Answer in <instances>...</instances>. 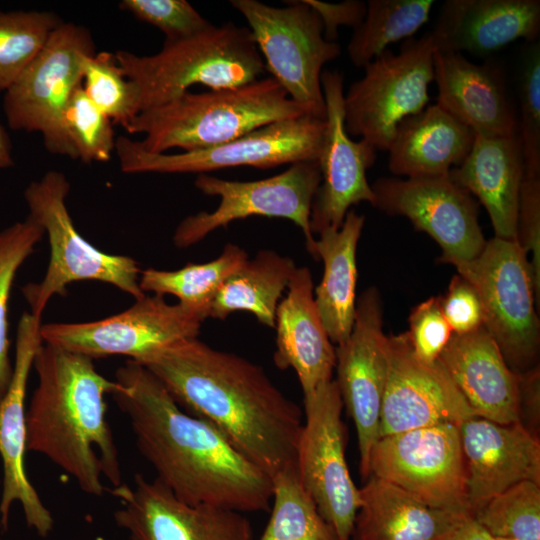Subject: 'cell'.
<instances>
[{
	"instance_id": "cell-8",
	"label": "cell",
	"mask_w": 540,
	"mask_h": 540,
	"mask_svg": "<svg viewBox=\"0 0 540 540\" xmlns=\"http://www.w3.org/2000/svg\"><path fill=\"white\" fill-rule=\"evenodd\" d=\"M285 3L278 8L257 0L230 1L246 19L271 77L308 115L325 119L322 69L340 56V45L324 38L321 19L304 0Z\"/></svg>"
},
{
	"instance_id": "cell-38",
	"label": "cell",
	"mask_w": 540,
	"mask_h": 540,
	"mask_svg": "<svg viewBox=\"0 0 540 540\" xmlns=\"http://www.w3.org/2000/svg\"><path fill=\"white\" fill-rule=\"evenodd\" d=\"M493 538L540 540V484L520 482L490 499L473 517Z\"/></svg>"
},
{
	"instance_id": "cell-25",
	"label": "cell",
	"mask_w": 540,
	"mask_h": 540,
	"mask_svg": "<svg viewBox=\"0 0 540 540\" xmlns=\"http://www.w3.org/2000/svg\"><path fill=\"white\" fill-rule=\"evenodd\" d=\"M274 362L280 369L292 368L303 396L332 380L336 351L318 313L314 284L307 267H297L287 295L277 307Z\"/></svg>"
},
{
	"instance_id": "cell-19",
	"label": "cell",
	"mask_w": 540,
	"mask_h": 540,
	"mask_svg": "<svg viewBox=\"0 0 540 540\" xmlns=\"http://www.w3.org/2000/svg\"><path fill=\"white\" fill-rule=\"evenodd\" d=\"M321 85L325 101V132L318 164L321 182L310 213L312 233L339 229L352 205L375 203L366 171L377 150L366 140L353 141L345 129L344 78L338 71L324 70Z\"/></svg>"
},
{
	"instance_id": "cell-15",
	"label": "cell",
	"mask_w": 540,
	"mask_h": 540,
	"mask_svg": "<svg viewBox=\"0 0 540 540\" xmlns=\"http://www.w3.org/2000/svg\"><path fill=\"white\" fill-rule=\"evenodd\" d=\"M203 319L164 296L145 295L128 309L90 322L41 324L42 342L91 359L123 355L140 362L181 340L198 338Z\"/></svg>"
},
{
	"instance_id": "cell-23",
	"label": "cell",
	"mask_w": 540,
	"mask_h": 540,
	"mask_svg": "<svg viewBox=\"0 0 540 540\" xmlns=\"http://www.w3.org/2000/svg\"><path fill=\"white\" fill-rule=\"evenodd\" d=\"M433 65L438 89L436 104L443 110L475 135L518 134L516 109L499 62L488 59L477 64L460 53L435 51Z\"/></svg>"
},
{
	"instance_id": "cell-32",
	"label": "cell",
	"mask_w": 540,
	"mask_h": 540,
	"mask_svg": "<svg viewBox=\"0 0 540 540\" xmlns=\"http://www.w3.org/2000/svg\"><path fill=\"white\" fill-rule=\"evenodd\" d=\"M247 259L248 254L244 249L228 243L221 254L209 262L187 263L172 271L154 268L142 270L139 285L145 294L152 292L175 296L179 304L205 321L223 283Z\"/></svg>"
},
{
	"instance_id": "cell-46",
	"label": "cell",
	"mask_w": 540,
	"mask_h": 540,
	"mask_svg": "<svg viewBox=\"0 0 540 540\" xmlns=\"http://www.w3.org/2000/svg\"><path fill=\"white\" fill-rule=\"evenodd\" d=\"M519 422L538 437L540 418L539 366L518 373ZM539 438V437H538Z\"/></svg>"
},
{
	"instance_id": "cell-40",
	"label": "cell",
	"mask_w": 540,
	"mask_h": 540,
	"mask_svg": "<svg viewBox=\"0 0 540 540\" xmlns=\"http://www.w3.org/2000/svg\"><path fill=\"white\" fill-rule=\"evenodd\" d=\"M525 173L540 175V42H524L516 74Z\"/></svg>"
},
{
	"instance_id": "cell-13",
	"label": "cell",
	"mask_w": 540,
	"mask_h": 540,
	"mask_svg": "<svg viewBox=\"0 0 540 540\" xmlns=\"http://www.w3.org/2000/svg\"><path fill=\"white\" fill-rule=\"evenodd\" d=\"M370 475L431 507L473 517L458 424H435L379 437L370 455Z\"/></svg>"
},
{
	"instance_id": "cell-24",
	"label": "cell",
	"mask_w": 540,
	"mask_h": 540,
	"mask_svg": "<svg viewBox=\"0 0 540 540\" xmlns=\"http://www.w3.org/2000/svg\"><path fill=\"white\" fill-rule=\"evenodd\" d=\"M436 51L489 57L516 40H538L539 0H447L430 31Z\"/></svg>"
},
{
	"instance_id": "cell-22",
	"label": "cell",
	"mask_w": 540,
	"mask_h": 540,
	"mask_svg": "<svg viewBox=\"0 0 540 540\" xmlns=\"http://www.w3.org/2000/svg\"><path fill=\"white\" fill-rule=\"evenodd\" d=\"M472 516L490 499L523 482L540 484V441L519 421L472 416L459 424Z\"/></svg>"
},
{
	"instance_id": "cell-16",
	"label": "cell",
	"mask_w": 540,
	"mask_h": 540,
	"mask_svg": "<svg viewBox=\"0 0 540 540\" xmlns=\"http://www.w3.org/2000/svg\"><path fill=\"white\" fill-rule=\"evenodd\" d=\"M375 203L389 215L408 218L442 249L440 262L455 265L477 257L485 246L478 204L449 175L377 179L371 186Z\"/></svg>"
},
{
	"instance_id": "cell-3",
	"label": "cell",
	"mask_w": 540,
	"mask_h": 540,
	"mask_svg": "<svg viewBox=\"0 0 540 540\" xmlns=\"http://www.w3.org/2000/svg\"><path fill=\"white\" fill-rule=\"evenodd\" d=\"M33 368L38 384L26 407V449L45 456L90 496L123 483L120 457L106 418L105 397L118 384L93 359L42 343Z\"/></svg>"
},
{
	"instance_id": "cell-29",
	"label": "cell",
	"mask_w": 540,
	"mask_h": 540,
	"mask_svg": "<svg viewBox=\"0 0 540 540\" xmlns=\"http://www.w3.org/2000/svg\"><path fill=\"white\" fill-rule=\"evenodd\" d=\"M475 134L439 105L405 118L389 147L391 173L407 178L449 175L470 152Z\"/></svg>"
},
{
	"instance_id": "cell-10",
	"label": "cell",
	"mask_w": 540,
	"mask_h": 540,
	"mask_svg": "<svg viewBox=\"0 0 540 540\" xmlns=\"http://www.w3.org/2000/svg\"><path fill=\"white\" fill-rule=\"evenodd\" d=\"M91 53H95V44L90 32L63 21L4 92L3 110L9 127L39 133L50 153L74 159L65 134L64 113L73 91L82 83V58Z\"/></svg>"
},
{
	"instance_id": "cell-5",
	"label": "cell",
	"mask_w": 540,
	"mask_h": 540,
	"mask_svg": "<svg viewBox=\"0 0 540 540\" xmlns=\"http://www.w3.org/2000/svg\"><path fill=\"white\" fill-rule=\"evenodd\" d=\"M114 55L137 88L140 112L166 104L194 85L219 90L251 83L266 69L249 28L233 22L210 24L190 37L164 41L154 55L125 50Z\"/></svg>"
},
{
	"instance_id": "cell-30",
	"label": "cell",
	"mask_w": 540,
	"mask_h": 540,
	"mask_svg": "<svg viewBox=\"0 0 540 540\" xmlns=\"http://www.w3.org/2000/svg\"><path fill=\"white\" fill-rule=\"evenodd\" d=\"M364 215L350 209L339 229H326L315 240L314 257L324 265L314 300L325 330L333 344L350 335L356 310V249L364 226Z\"/></svg>"
},
{
	"instance_id": "cell-36",
	"label": "cell",
	"mask_w": 540,
	"mask_h": 540,
	"mask_svg": "<svg viewBox=\"0 0 540 540\" xmlns=\"http://www.w3.org/2000/svg\"><path fill=\"white\" fill-rule=\"evenodd\" d=\"M44 231L27 216L0 230V400L11 381L13 361L8 337V304L17 272L34 252Z\"/></svg>"
},
{
	"instance_id": "cell-21",
	"label": "cell",
	"mask_w": 540,
	"mask_h": 540,
	"mask_svg": "<svg viewBox=\"0 0 540 540\" xmlns=\"http://www.w3.org/2000/svg\"><path fill=\"white\" fill-rule=\"evenodd\" d=\"M387 357L379 437L476 416L439 361L416 358L406 332L387 336Z\"/></svg>"
},
{
	"instance_id": "cell-20",
	"label": "cell",
	"mask_w": 540,
	"mask_h": 540,
	"mask_svg": "<svg viewBox=\"0 0 540 540\" xmlns=\"http://www.w3.org/2000/svg\"><path fill=\"white\" fill-rule=\"evenodd\" d=\"M41 318L24 313L17 326L13 371L10 384L0 400V458L2 492L0 525L8 528L11 508L22 507L28 528L47 537L54 527L51 511L45 506L25 469L26 390L34 358L41 346Z\"/></svg>"
},
{
	"instance_id": "cell-39",
	"label": "cell",
	"mask_w": 540,
	"mask_h": 540,
	"mask_svg": "<svg viewBox=\"0 0 540 540\" xmlns=\"http://www.w3.org/2000/svg\"><path fill=\"white\" fill-rule=\"evenodd\" d=\"M113 122L87 97L82 83L73 91L64 113V129L74 159L106 162L115 151Z\"/></svg>"
},
{
	"instance_id": "cell-17",
	"label": "cell",
	"mask_w": 540,
	"mask_h": 540,
	"mask_svg": "<svg viewBox=\"0 0 540 540\" xmlns=\"http://www.w3.org/2000/svg\"><path fill=\"white\" fill-rule=\"evenodd\" d=\"M382 307L375 287L356 301L349 337L337 345L335 380L343 406L357 432L359 470L370 476V455L379 438L380 414L388 374L387 336L382 329Z\"/></svg>"
},
{
	"instance_id": "cell-35",
	"label": "cell",
	"mask_w": 540,
	"mask_h": 540,
	"mask_svg": "<svg viewBox=\"0 0 540 540\" xmlns=\"http://www.w3.org/2000/svg\"><path fill=\"white\" fill-rule=\"evenodd\" d=\"M61 23L50 11L0 10V92L16 81Z\"/></svg>"
},
{
	"instance_id": "cell-6",
	"label": "cell",
	"mask_w": 540,
	"mask_h": 540,
	"mask_svg": "<svg viewBox=\"0 0 540 540\" xmlns=\"http://www.w3.org/2000/svg\"><path fill=\"white\" fill-rule=\"evenodd\" d=\"M69 191L65 174L56 170L30 182L24 190L27 216L41 226L50 248L42 280L22 288L30 313L39 318L51 298L65 295L67 287L77 281L107 283L135 300L146 295L139 285L142 270L135 259L103 252L79 234L66 205Z\"/></svg>"
},
{
	"instance_id": "cell-12",
	"label": "cell",
	"mask_w": 540,
	"mask_h": 540,
	"mask_svg": "<svg viewBox=\"0 0 540 540\" xmlns=\"http://www.w3.org/2000/svg\"><path fill=\"white\" fill-rule=\"evenodd\" d=\"M321 182L318 161L291 164L272 177L254 181H233L198 174L195 187L220 202L211 212L201 211L184 218L176 227L173 243L190 247L220 227L250 216L285 218L303 232L308 252L314 257L315 240L310 228L314 196Z\"/></svg>"
},
{
	"instance_id": "cell-41",
	"label": "cell",
	"mask_w": 540,
	"mask_h": 540,
	"mask_svg": "<svg viewBox=\"0 0 540 540\" xmlns=\"http://www.w3.org/2000/svg\"><path fill=\"white\" fill-rule=\"evenodd\" d=\"M119 7L158 28L165 41L190 37L211 24L185 0H122Z\"/></svg>"
},
{
	"instance_id": "cell-48",
	"label": "cell",
	"mask_w": 540,
	"mask_h": 540,
	"mask_svg": "<svg viewBox=\"0 0 540 540\" xmlns=\"http://www.w3.org/2000/svg\"><path fill=\"white\" fill-rule=\"evenodd\" d=\"M13 154L10 138L0 124V170L13 166Z\"/></svg>"
},
{
	"instance_id": "cell-18",
	"label": "cell",
	"mask_w": 540,
	"mask_h": 540,
	"mask_svg": "<svg viewBox=\"0 0 540 540\" xmlns=\"http://www.w3.org/2000/svg\"><path fill=\"white\" fill-rule=\"evenodd\" d=\"M119 500L117 526L129 540H252L243 513L179 500L156 478L138 473L132 484L108 488Z\"/></svg>"
},
{
	"instance_id": "cell-34",
	"label": "cell",
	"mask_w": 540,
	"mask_h": 540,
	"mask_svg": "<svg viewBox=\"0 0 540 540\" xmlns=\"http://www.w3.org/2000/svg\"><path fill=\"white\" fill-rule=\"evenodd\" d=\"M270 519L258 540H338L303 487L296 466L272 477Z\"/></svg>"
},
{
	"instance_id": "cell-9",
	"label": "cell",
	"mask_w": 540,
	"mask_h": 540,
	"mask_svg": "<svg viewBox=\"0 0 540 540\" xmlns=\"http://www.w3.org/2000/svg\"><path fill=\"white\" fill-rule=\"evenodd\" d=\"M435 51L432 34L427 32L405 40L397 54L386 49L368 63L363 77L344 94L348 135L388 151L398 125L428 105Z\"/></svg>"
},
{
	"instance_id": "cell-47",
	"label": "cell",
	"mask_w": 540,
	"mask_h": 540,
	"mask_svg": "<svg viewBox=\"0 0 540 540\" xmlns=\"http://www.w3.org/2000/svg\"><path fill=\"white\" fill-rule=\"evenodd\" d=\"M449 540H495L473 517L465 518Z\"/></svg>"
},
{
	"instance_id": "cell-4",
	"label": "cell",
	"mask_w": 540,
	"mask_h": 540,
	"mask_svg": "<svg viewBox=\"0 0 540 540\" xmlns=\"http://www.w3.org/2000/svg\"><path fill=\"white\" fill-rule=\"evenodd\" d=\"M308 115L271 76L205 93H190L140 112L128 133L144 135L138 144L149 153L171 148L204 149L240 138L271 123Z\"/></svg>"
},
{
	"instance_id": "cell-11",
	"label": "cell",
	"mask_w": 540,
	"mask_h": 540,
	"mask_svg": "<svg viewBox=\"0 0 540 540\" xmlns=\"http://www.w3.org/2000/svg\"><path fill=\"white\" fill-rule=\"evenodd\" d=\"M325 119L310 115L271 123L216 146L176 154H154L138 141L116 138L115 151L124 173H198L231 167L268 169L301 161H318Z\"/></svg>"
},
{
	"instance_id": "cell-14",
	"label": "cell",
	"mask_w": 540,
	"mask_h": 540,
	"mask_svg": "<svg viewBox=\"0 0 540 540\" xmlns=\"http://www.w3.org/2000/svg\"><path fill=\"white\" fill-rule=\"evenodd\" d=\"M303 402L296 450L300 481L338 540H351L360 496L345 458L344 406L336 381L303 396Z\"/></svg>"
},
{
	"instance_id": "cell-2",
	"label": "cell",
	"mask_w": 540,
	"mask_h": 540,
	"mask_svg": "<svg viewBox=\"0 0 540 540\" xmlns=\"http://www.w3.org/2000/svg\"><path fill=\"white\" fill-rule=\"evenodd\" d=\"M137 363L184 411L217 429L271 477L296 466L302 412L261 366L198 338L173 343Z\"/></svg>"
},
{
	"instance_id": "cell-43",
	"label": "cell",
	"mask_w": 540,
	"mask_h": 540,
	"mask_svg": "<svg viewBox=\"0 0 540 540\" xmlns=\"http://www.w3.org/2000/svg\"><path fill=\"white\" fill-rule=\"evenodd\" d=\"M516 240L531 254L530 268L536 298L540 302V175L524 173L518 210Z\"/></svg>"
},
{
	"instance_id": "cell-37",
	"label": "cell",
	"mask_w": 540,
	"mask_h": 540,
	"mask_svg": "<svg viewBox=\"0 0 540 540\" xmlns=\"http://www.w3.org/2000/svg\"><path fill=\"white\" fill-rule=\"evenodd\" d=\"M82 87L91 102L113 123L125 129L139 114L136 86L122 72L114 53L102 51L83 56Z\"/></svg>"
},
{
	"instance_id": "cell-27",
	"label": "cell",
	"mask_w": 540,
	"mask_h": 540,
	"mask_svg": "<svg viewBox=\"0 0 540 540\" xmlns=\"http://www.w3.org/2000/svg\"><path fill=\"white\" fill-rule=\"evenodd\" d=\"M524 173V156L518 134L508 137L475 135L470 152L450 170L449 177L484 206L495 237L516 240L517 210Z\"/></svg>"
},
{
	"instance_id": "cell-42",
	"label": "cell",
	"mask_w": 540,
	"mask_h": 540,
	"mask_svg": "<svg viewBox=\"0 0 540 540\" xmlns=\"http://www.w3.org/2000/svg\"><path fill=\"white\" fill-rule=\"evenodd\" d=\"M408 321L406 334L416 358L427 364L437 362L453 335L439 297H430L414 307Z\"/></svg>"
},
{
	"instance_id": "cell-26",
	"label": "cell",
	"mask_w": 540,
	"mask_h": 540,
	"mask_svg": "<svg viewBox=\"0 0 540 540\" xmlns=\"http://www.w3.org/2000/svg\"><path fill=\"white\" fill-rule=\"evenodd\" d=\"M438 361L476 416L501 424L519 421L518 373L483 326L453 334Z\"/></svg>"
},
{
	"instance_id": "cell-45",
	"label": "cell",
	"mask_w": 540,
	"mask_h": 540,
	"mask_svg": "<svg viewBox=\"0 0 540 540\" xmlns=\"http://www.w3.org/2000/svg\"><path fill=\"white\" fill-rule=\"evenodd\" d=\"M319 16L323 25L324 38L336 42L338 28L342 25L357 27L364 19L367 5L363 1L346 0L340 3H326L304 0Z\"/></svg>"
},
{
	"instance_id": "cell-33",
	"label": "cell",
	"mask_w": 540,
	"mask_h": 540,
	"mask_svg": "<svg viewBox=\"0 0 540 540\" xmlns=\"http://www.w3.org/2000/svg\"><path fill=\"white\" fill-rule=\"evenodd\" d=\"M433 4V0H369L347 46L350 61L364 68L390 44L412 38L428 21Z\"/></svg>"
},
{
	"instance_id": "cell-44",
	"label": "cell",
	"mask_w": 540,
	"mask_h": 540,
	"mask_svg": "<svg viewBox=\"0 0 540 540\" xmlns=\"http://www.w3.org/2000/svg\"><path fill=\"white\" fill-rule=\"evenodd\" d=\"M443 315L453 334H466L483 326L480 298L461 275L453 276L444 296L439 297Z\"/></svg>"
},
{
	"instance_id": "cell-1",
	"label": "cell",
	"mask_w": 540,
	"mask_h": 540,
	"mask_svg": "<svg viewBox=\"0 0 540 540\" xmlns=\"http://www.w3.org/2000/svg\"><path fill=\"white\" fill-rule=\"evenodd\" d=\"M115 381L111 396L137 449L179 500L240 513L270 509L272 477L217 429L184 411L147 368L127 360Z\"/></svg>"
},
{
	"instance_id": "cell-7",
	"label": "cell",
	"mask_w": 540,
	"mask_h": 540,
	"mask_svg": "<svg viewBox=\"0 0 540 540\" xmlns=\"http://www.w3.org/2000/svg\"><path fill=\"white\" fill-rule=\"evenodd\" d=\"M477 292L483 327L515 373L536 366L540 326L528 255L516 240L486 241L474 259L453 265Z\"/></svg>"
},
{
	"instance_id": "cell-49",
	"label": "cell",
	"mask_w": 540,
	"mask_h": 540,
	"mask_svg": "<svg viewBox=\"0 0 540 540\" xmlns=\"http://www.w3.org/2000/svg\"><path fill=\"white\" fill-rule=\"evenodd\" d=\"M495 540H508V539L495 538Z\"/></svg>"
},
{
	"instance_id": "cell-28",
	"label": "cell",
	"mask_w": 540,
	"mask_h": 540,
	"mask_svg": "<svg viewBox=\"0 0 540 540\" xmlns=\"http://www.w3.org/2000/svg\"><path fill=\"white\" fill-rule=\"evenodd\" d=\"M366 480L351 540H449L467 518L431 507L373 475Z\"/></svg>"
},
{
	"instance_id": "cell-31",
	"label": "cell",
	"mask_w": 540,
	"mask_h": 540,
	"mask_svg": "<svg viewBox=\"0 0 540 540\" xmlns=\"http://www.w3.org/2000/svg\"><path fill=\"white\" fill-rule=\"evenodd\" d=\"M288 256L261 250L247 259L221 286L209 318L224 320L236 311L252 313L263 325L275 328L276 310L296 270Z\"/></svg>"
}]
</instances>
